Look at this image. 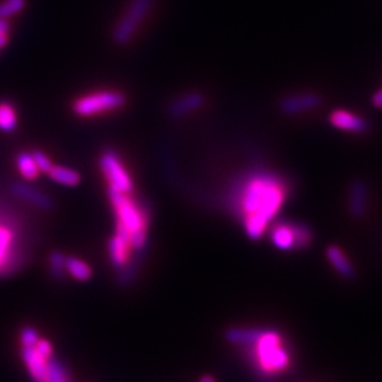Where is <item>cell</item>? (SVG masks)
Wrapping results in <instances>:
<instances>
[{
  "label": "cell",
  "mask_w": 382,
  "mask_h": 382,
  "mask_svg": "<svg viewBox=\"0 0 382 382\" xmlns=\"http://www.w3.org/2000/svg\"><path fill=\"white\" fill-rule=\"evenodd\" d=\"M250 357L257 369L266 376L287 369L289 365L288 351L282 346L281 335L276 332H264Z\"/></svg>",
  "instance_id": "obj_3"
},
{
  "label": "cell",
  "mask_w": 382,
  "mask_h": 382,
  "mask_svg": "<svg viewBox=\"0 0 382 382\" xmlns=\"http://www.w3.org/2000/svg\"><path fill=\"white\" fill-rule=\"evenodd\" d=\"M200 382H215L213 381V377L211 376H204L202 379H201Z\"/></svg>",
  "instance_id": "obj_31"
},
{
  "label": "cell",
  "mask_w": 382,
  "mask_h": 382,
  "mask_svg": "<svg viewBox=\"0 0 382 382\" xmlns=\"http://www.w3.org/2000/svg\"><path fill=\"white\" fill-rule=\"evenodd\" d=\"M368 193L366 188L363 187L361 182H357L352 188H351L350 195V211L354 216L360 217L363 216L366 211V204H368Z\"/></svg>",
  "instance_id": "obj_17"
},
{
  "label": "cell",
  "mask_w": 382,
  "mask_h": 382,
  "mask_svg": "<svg viewBox=\"0 0 382 382\" xmlns=\"http://www.w3.org/2000/svg\"><path fill=\"white\" fill-rule=\"evenodd\" d=\"M100 167L102 174L108 182V189L125 194H129L132 191V178L114 151H105L102 154Z\"/></svg>",
  "instance_id": "obj_7"
},
{
  "label": "cell",
  "mask_w": 382,
  "mask_h": 382,
  "mask_svg": "<svg viewBox=\"0 0 382 382\" xmlns=\"http://www.w3.org/2000/svg\"><path fill=\"white\" fill-rule=\"evenodd\" d=\"M329 123L339 131L349 133H363L368 131L369 125L366 119L357 113L351 112L348 109L338 108L334 109L329 116Z\"/></svg>",
  "instance_id": "obj_8"
},
{
  "label": "cell",
  "mask_w": 382,
  "mask_h": 382,
  "mask_svg": "<svg viewBox=\"0 0 382 382\" xmlns=\"http://www.w3.org/2000/svg\"><path fill=\"white\" fill-rule=\"evenodd\" d=\"M288 196V182L275 173H255L241 184L236 205L244 231L251 240L264 236Z\"/></svg>",
  "instance_id": "obj_1"
},
{
  "label": "cell",
  "mask_w": 382,
  "mask_h": 382,
  "mask_svg": "<svg viewBox=\"0 0 382 382\" xmlns=\"http://www.w3.org/2000/svg\"><path fill=\"white\" fill-rule=\"evenodd\" d=\"M65 270L78 281H87L92 276V270L89 266L76 257L65 258Z\"/></svg>",
  "instance_id": "obj_18"
},
{
  "label": "cell",
  "mask_w": 382,
  "mask_h": 382,
  "mask_svg": "<svg viewBox=\"0 0 382 382\" xmlns=\"http://www.w3.org/2000/svg\"><path fill=\"white\" fill-rule=\"evenodd\" d=\"M321 98L317 94H301L289 96L281 102V109L287 114L308 112L319 106Z\"/></svg>",
  "instance_id": "obj_10"
},
{
  "label": "cell",
  "mask_w": 382,
  "mask_h": 382,
  "mask_svg": "<svg viewBox=\"0 0 382 382\" xmlns=\"http://www.w3.org/2000/svg\"><path fill=\"white\" fill-rule=\"evenodd\" d=\"M34 346H35V349H36L45 359H50L51 355H52V349H51L50 343H49L47 340L39 339Z\"/></svg>",
  "instance_id": "obj_27"
},
{
  "label": "cell",
  "mask_w": 382,
  "mask_h": 382,
  "mask_svg": "<svg viewBox=\"0 0 382 382\" xmlns=\"http://www.w3.org/2000/svg\"><path fill=\"white\" fill-rule=\"evenodd\" d=\"M10 30V24L8 23L7 19L0 17V34L8 35V32Z\"/></svg>",
  "instance_id": "obj_29"
},
{
  "label": "cell",
  "mask_w": 382,
  "mask_h": 382,
  "mask_svg": "<svg viewBox=\"0 0 382 382\" xmlns=\"http://www.w3.org/2000/svg\"><path fill=\"white\" fill-rule=\"evenodd\" d=\"M123 94L117 91H98L86 94L74 103V112L81 117H91L114 111L125 105Z\"/></svg>",
  "instance_id": "obj_5"
},
{
  "label": "cell",
  "mask_w": 382,
  "mask_h": 382,
  "mask_svg": "<svg viewBox=\"0 0 382 382\" xmlns=\"http://www.w3.org/2000/svg\"><path fill=\"white\" fill-rule=\"evenodd\" d=\"M32 157H34V160H35V163H36L39 171H41V173H49L51 168L54 167V164L51 162L50 158L47 157L43 151H34V153H32Z\"/></svg>",
  "instance_id": "obj_24"
},
{
  "label": "cell",
  "mask_w": 382,
  "mask_h": 382,
  "mask_svg": "<svg viewBox=\"0 0 382 382\" xmlns=\"http://www.w3.org/2000/svg\"><path fill=\"white\" fill-rule=\"evenodd\" d=\"M205 97L199 92L185 94L180 98H178L173 105L170 106V114L176 118H180L187 116L189 113L194 112L204 106Z\"/></svg>",
  "instance_id": "obj_12"
},
{
  "label": "cell",
  "mask_w": 382,
  "mask_h": 382,
  "mask_svg": "<svg viewBox=\"0 0 382 382\" xmlns=\"http://www.w3.org/2000/svg\"><path fill=\"white\" fill-rule=\"evenodd\" d=\"M47 382H71L63 363L52 357L47 360Z\"/></svg>",
  "instance_id": "obj_21"
},
{
  "label": "cell",
  "mask_w": 382,
  "mask_h": 382,
  "mask_svg": "<svg viewBox=\"0 0 382 382\" xmlns=\"http://www.w3.org/2000/svg\"><path fill=\"white\" fill-rule=\"evenodd\" d=\"M18 125L17 113L9 103H0V129L3 132H13Z\"/></svg>",
  "instance_id": "obj_20"
},
{
  "label": "cell",
  "mask_w": 382,
  "mask_h": 382,
  "mask_svg": "<svg viewBox=\"0 0 382 382\" xmlns=\"http://www.w3.org/2000/svg\"><path fill=\"white\" fill-rule=\"evenodd\" d=\"M154 0H132L125 15L120 18L113 32L114 41L119 45L128 44L139 25L151 12Z\"/></svg>",
  "instance_id": "obj_6"
},
{
  "label": "cell",
  "mask_w": 382,
  "mask_h": 382,
  "mask_svg": "<svg viewBox=\"0 0 382 382\" xmlns=\"http://www.w3.org/2000/svg\"><path fill=\"white\" fill-rule=\"evenodd\" d=\"M326 258L330 262L334 270L338 272L339 275L345 277V278H351L354 276V267L351 264L349 258L346 257L343 250L338 246H329L326 251Z\"/></svg>",
  "instance_id": "obj_14"
},
{
  "label": "cell",
  "mask_w": 382,
  "mask_h": 382,
  "mask_svg": "<svg viewBox=\"0 0 382 382\" xmlns=\"http://www.w3.org/2000/svg\"><path fill=\"white\" fill-rule=\"evenodd\" d=\"M264 330L259 329H229L226 332L225 337L227 341L232 344L237 345H253L256 344L258 339L261 338Z\"/></svg>",
  "instance_id": "obj_15"
},
{
  "label": "cell",
  "mask_w": 382,
  "mask_h": 382,
  "mask_svg": "<svg viewBox=\"0 0 382 382\" xmlns=\"http://www.w3.org/2000/svg\"><path fill=\"white\" fill-rule=\"evenodd\" d=\"M23 360L35 382H47V360L39 352L34 345L23 346Z\"/></svg>",
  "instance_id": "obj_9"
},
{
  "label": "cell",
  "mask_w": 382,
  "mask_h": 382,
  "mask_svg": "<svg viewBox=\"0 0 382 382\" xmlns=\"http://www.w3.org/2000/svg\"><path fill=\"white\" fill-rule=\"evenodd\" d=\"M17 165L21 176H24L28 180H32L39 176L38 167L34 160V157L30 153H20L17 158Z\"/></svg>",
  "instance_id": "obj_19"
},
{
  "label": "cell",
  "mask_w": 382,
  "mask_h": 382,
  "mask_svg": "<svg viewBox=\"0 0 382 382\" xmlns=\"http://www.w3.org/2000/svg\"><path fill=\"white\" fill-rule=\"evenodd\" d=\"M65 256L60 252H52L50 256L51 272L56 278H61L65 270Z\"/></svg>",
  "instance_id": "obj_23"
},
{
  "label": "cell",
  "mask_w": 382,
  "mask_h": 382,
  "mask_svg": "<svg viewBox=\"0 0 382 382\" xmlns=\"http://www.w3.org/2000/svg\"><path fill=\"white\" fill-rule=\"evenodd\" d=\"M47 174L54 182L63 187H76L81 182L80 174L75 169H71L67 167L54 165Z\"/></svg>",
  "instance_id": "obj_16"
},
{
  "label": "cell",
  "mask_w": 382,
  "mask_h": 382,
  "mask_svg": "<svg viewBox=\"0 0 382 382\" xmlns=\"http://www.w3.org/2000/svg\"><path fill=\"white\" fill-rule=\"evenodd\" d=\"M371 102L376 108H382V87L379 91H376L371 98Z\"/></svg>",
  "instance_id": "obj_28"
},
{
  "label": "cell",
  "mask_w": 382,
  "mask_h": 382,
  "mask_svg": "<svg viewBox=\"0 0 382 382\" xmlns=\"http://www.w3.org/2000/svg\"><path fill=\"white\" fill-rule=\"evenodd\" d=\"M12 193L21 200L32 204L34 206L49 210L52 207V201L47 195L39 191L38 189L32 188L24 182H14L12 185Z\"/></svg>",
  "instance_id": "obj_11"
},
{
  "label": "cell",
  "mask_w": 382,
  "mask_h": 382,
  "mask_svg": "<svg viewBox=\"0 0 382 382\" xmlns=\"http://www.w3.org/2000/svg\"><path fill=\"white\" fill-rule=\"evenodd\" d=\"M10 244V235L9 232L0 230V268L7 262L8 250Z\"/></svg>",
  "instance_id": "obj_25"
},
{
  "label": "cell",
  "mask_w": 382,
  "mask_h": 382,
  "mask_svg": "<svg viewBox=\"0 0 382 382\" xmlns=\"http://www.w3.org/2000/svg\"><path fill=\"white\" fill-rule=\"evenodd\" d=\"M38 340V332L34 328H25L21 332V344H23V346L35 345Z\"/></svg>",
  "instance_id": "obj_26"
},
{
  "label": "cell",
  "mask_w": 382,
  "mask_h": 382,
  "mask_svg": "<svg viewBox=\"0 0 382 382\" xmlns=\"http://www.w3.org/2000/svg\"><path fill=\"white\" fill-rule=\"evenodd\" d=\"M131 248H132L131 244L123 238L119 237L118 235H114L109 240V244H108L109 258L116 268L122 270L125 267L128 262V256H129Z\"/></svg>",
  "instance_id": "obj_13"
},
{
  "label": "cell",
  "mask_w": 382,
  "mask_h": 382,
  "mask_svg": "<svg viewBox=\"0 0 382 382\" xmlns=\"http://www.w3.org/2000/svg\"><path fill=\"white\" fill-rule=\"evenodd\" d=\"M108 196L117 216V224L123 226L131 235V247L142 251L147 244L148 220L138 204L129 198V194L108 189Z\"/></svg>",
  "instance_id": "obj_2"
},
{
  "label": "cell",
  "mask_w": 382,
  "mask_h": 382,
  "mask_svg": "<svg viewBox=\"0 0 382 382\" xmlns=\"http://www.w3.org/2000/svg\"><path fill=\"white\" fill-rule=\"evenodd\" d=\"M270 237L278 250H306L313 241V233L301 222H281L272 229Z\"/></svg>",
  "instance_id": "obj_4"
},
{
  "label": "cell",
  "mask_w": 382,
  "mask_h": 382,
  "mask_svg": "<svg viewBox=\"0 0 382 382\" xmlns=\"http://www.w3.org/2000/svg\"><path fill=\"white\" fill-rule=\"evenodd\" d=\"M25 7V0H7L0 4V17L8 19L15 14L20 13Z\"/></svg>",
  "instance_id": "obj_22"
},
{
  "label": "cell",
  "mask_w": 382,
  "mask_h": 382,
  "mask_svg": "<svg viewBox=\"0 0 382 382\" xmlns=\"http://www.w3.org/2000/svg\"><path fill=\"white\" fill-rule=\"evenodd\" d=\"M8 44V35L0 34V47H4Z\"/></svg>",
  "instance_id": "obj_30"
}]
</instances>
